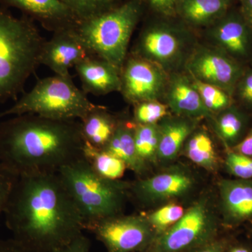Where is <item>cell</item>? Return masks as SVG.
<instances>
[{"label": "cell", "instance_id": "1", "mask_svg": "<svg viewBox=\"0 0 252 252\" xmlns=\"http://www.w3.org/2000/svg\"><path fill=\"white\" fill-rule=\"evenodd\" d=\"M13 239L34 252L72 242L85 222L58 173L18 177L4 213Z\"/></svg>", "mask_w": 252, "mask_h": 252}, {"label": "cell", "instance_id": "2", "mask_svg": "<svg viewBox=\"0 0 252 252\" xmlns=\"http://www.w3.org/2000/svg\"><path fill=\"white\" fill-rule=\"evenodd\" d=\"M84 147L79 120L27 114L0 123V164L18 177L57 173L83 157Z\"/></svg>", "mask_w": 252, "mask_h": 252}, {"label": "cell", "instance_id": "3", "mask_svg": "<svg viewBox=\"0 0 252 252\" xmlns=\"http://www.w3.org/2000/svg\"><path fill=\"white\" fill-rule=\"evenodd\" d=\"M46 39L35 22L14 16L0 6V103L18 98L36 68L41 65Z\"/></svg>", "mask_w": 252, "mask_h": 252}, {"label": "cell", "instance_id": "4", "mask_svg": "<svg viewBox=\"0 0 252 252\" xmlns=\"http://www.w3.org/2000/svg\"><path fill=\"white\" fill-rule=\"evenodd\" d=\"M143 0H126L104 12L83 20L76 32L91 56L122 69L129 43L144 14Z\"/></svg>", "mask_w": 252, "mask_h": 252}, {"label": "cell", "instance_id": "5", "mask_svg": "<svg viewBox=\"0 0 252 252\" xmlns=\"http://www.w3.org/2000/svg\"><path fill=\"white\" fill-rule=\"evenodd\" d=\"M80 211L86 225L121 215L130 184L104 178L84 157L64 165L57 172Z\"/></svg>", "mask_w": 252, "mask_h": 252}, {"label": "cell", "instance_id": "6", "mask_svg": "<svg viewBox=\"0 0 252 252\" xmlns=\"http://www.w3.org/2000/svg\"><path fill=\"white\" fill-rule=\"evenodd\" d=\"M94 106L75 85L71 75L55 74L39 79L11 107L0 111V118L31 114L53 120H79Z\"/></svg>", "mask_w": 252, "mask_h": 252}, {"label": "cell", "instance_id": "7", "mask_svg": "<svg viewBox=\"0 0 252 252\" xmlns=\"http://www.w3.org/2000/svg\"><path fill=\"white\" fill-rule=\"evenodd\" d=\"M187 27L177 18L158 16L144 28L133 54L155 63L165 72L175 69L187 61L190 37Z\"/></svg>", "mask_w": 252, "mask_h": 252}, {"label": "cell", "instance_id": "8", "mask_svg": "<svg viewBox=\"0 0 252 252\" xmlns=\"http://www.w3.org/2000/svg\"><path fill=\"white\" fill-rule=\"evenodd\" d=\"M219 225L206 198L193 204L177 223L143 252H188L218 237Z\"/></svg>", "mask_w": 252, "mask_h": 252}, {"label": "cell", "instance_id": "9", "mask_svg": "<svg viewBox=\"0 0 252 252\" xmlns=\"http://www.w3.org/2000/svg\"><path fill=\"white\" fill-rule=\"evenodd\" d=\"M107 252H143L155 238L153 228L142 215H118L86 225Z\"/></svg>", "mask_w": 252, "mask_h": 252}, {"label": "cell", "instance_id": "10", "mask_svg": "<svg viewBox=\"0 0 252 252\" xmlns=\"http://www.w3.org/2000/svg\"><path fill=\"white\" fill-rule=\"evenodd\" d=\"M185 65L190 77L217 86L232 96L248 66L214 46L195 47L188 56Z\"/></svg>", "mask_w": 252, "mask_h": 252}, {"label": "cell", "instance_id": "11", "mask_svg": "<svg viewBox=\"0 0 252 252\" xmlns=\"http://www.w3.org/2000/svg\"><path fill=\"white\" fill-rule=\"evenodd\" d=\"M121 92L132 104L157 100L165 90L168 80L160 66L140 56L127 55L121 69Z\"/></svg>", "mask_w": 252, "mask_h": 252}, {"label": "cell", "instance_id": "12", "mask_svg": "<svg viewBox=\"0 0 252 252\" xmlns=\"http://www.w3.org/2000/svg\"><path fill=\"white\" fill-rule=\"evenodd\" d=\"M206 30L214 46L246 65L252 61V31L238 9L232 8Z\"/></svg>", "mask_w": 252, "mask_h": 252}, {"label": "cell", "instance_id": "13", "mask_svg": "<svg viewBox=\"0 0 252 252\" xmlns=\"http://www.w3.org/2000/svg\"><path fill=\"white\" fill-rule=\"evenodd\" d=\"M74 28L55 32L43 46L41 65L49 68L56 75L69 77L72 68L91 56Z\"/></svg>", "mask_w": 252, "mask_h": 252}, {"label": "cell", "instance_id": "14", "mask_svg": "<svg viewBox=\"0 0 252 252\" xmlns=\"http://www.w3.org/2000/svg\"><path fill=\"white\" fill-rule=\"evenodd\" d=\"M194 180L188 172L172 170L130 184L132 195L140 203H157L180 198L193 189Z\"/></svg>", "mask_w": 252, "mask_h": 252}, {"label": "cell", "instance_id": "15", "mask_svg": "<svg viewBox=\"0 0 252 252\" xmlns=\"http://www.w3.org/2000/svg\"><path fill=\"white\" fill-rule=\"evenodd\" d=\"M0 6L15 8L38 22L46 31L55 32L75 27L80 20L61 0H0Z\"/></svg>", "mask_w": 252, "mask_h": 252}, {"label": "cell", "instance_id": "16", "mask_svg": "<svg viewBox=\"0 0 252 252\" xmlns=\"http://www.w3.org/2000/svg\"><path fill=\"white\" fill-rule=\"evenodd\" d=\"M219 190L225 226L235 228L252 222V180H222Z\"/></svg>", "mask_w": 252, "mask_h": 252}, {"label": "cell", "instance_id": "17", "mask_svg": "<svg viewBox=\"0 0 252 252\" xmlns=\"http://www.w3.org/2000/svg\"><path fill=\"white\" fill-rule=\"evenodd\" d=\"M86 94L105 95L121 91V70L97 56H89L74 67Z\"/></svg>", "mask_w": 252, "mask_h": 252}, {"label": "cell", "instance_id": "18", "mask_svg": "<svg viewBox=\"0 0 252 252\" xmlns=\"http://www.w3.org/2000/svg\"><path fill=\"white\" fill-rule=\"evenodd\" d=\"M167 106L178 117L198 119L212 118L213 114L204 105L189 76L173 74L166 87Z\"/></svg>", "mask_w": 252, "mask_h": 252}, {"label": "cell", "instance_id": "19", "mask_svg": "<svg viewBox=\"0 0 252 252\" xmlns=\"http://www.w3.org/2000/svg\"><path fill=\"white\" fill-rule=\"evenodd\" d=\"M235 0H178L176 16L189 28L210 27L233 8Z\"/></svg>", "mask_w": 252, "mask_h": 252}, {"label": "cell", "instance_id": "20", "mask_svg": "<svg viewBox=\"0 0 252 252\" xmlns=\"http://www.w3.org/2000/svg\"><path fill=\"white\" fill-rule=\"evenodd\" d=\"M195 120L181 117H165L158 124L160 131L158 159L170 161L177 158L186 141L195 130Z\"/></svg>", "mask_w": 252, "mask_h": 252}, {"label": "cell", "instance_id": "21", "mask_svg": "<svg viewBox=\"0 0 252 252\" xmlns=\"http://www.w3.org/2000/svg\"><path fill=\"white\" fill-rule=\"evenodd\" d=\"M135 124L128 121H119L112 139L103 150L119 158L136 175H144L148 170V164L144 161L136 150Z\"/></svg>", "mask_w": 252, "mask_h": 252}, {"label": "cell", "instance_id": "22", "mask_svg": "<svg viewBox=\"0 0 252 252\" xmlns=\"http://www.w3.org/2000/svg\"><path fill=\"white\" fill-rule=\"evenodd\" d=\"M84 143L104 149L112 139L119 121L102 106L96 105L79 119Z\"/></svg>", "mask_w": 252, "mask_h": 252}, {"label": "cell", "instance_id": "23", "mask_svg": "<svg viewBox=\"0 0 252 252\" xmlns=\"http://www.w3.org/2000/svg\"><path fill=\"white\" fill-rule=\"evenodd\" d=\"M249 113L233 103L217 113L214 119V129L227 149H233L249 130Z\"/></svg>", "mask_w": 252, "mask_h": 252}, {"label": "cell", "instance_id": "24", "mask_svg": "<svg viewBox=\"0 0 252 252\" xmlns=\"http://www.w3.org/2000/svg\"><path fill=\"white\" fill-rule=\"evenodd\" d=\"M185 154L194 163L207 170L218 167V157L211 137L203 130H194L185 142Z\"/></svg>", "mask_w": 252, "mask_h": 252}, {"label": "cell", "instance_id": "25", "mask_svg": "<svg viewBox=\"0 0 252 252\" xmlns=\"http://www.w3.org/2000/svg\"><path fill=\"white\" fill-rule=\"evenodd\" d=\"M83 157L94 172L107 180H120L127 169L126 164L119 158L103 149H96L85 143Z\"/></svg>", "mask_w": 252, "mask_h": 252}, {"label": "cell", "instance_id": "26", "mask_svg": "<svg viewBox=\"0 0 252 252\" xmlns=\"http://www.w3.org/2000/svg\"><path fill=\"white\" fill-rule=\"evenodd\" d=\"M135 143L139 157L147 164L157 161L160 141V131L158 124H135Z\"/></svg>", "mask_w": 252, "mask_h": 252}, {"label": "cell", "instance_id": "27", "mask_svg": "<svg viewBox=\"0 0 252 252\" xmlns=\"http://www.w3.org/2000/svg\"><path fill=\"white\" fill-rule=\"evenodd\" d=\"M190 79L198 91L204 105L212 114L213 113L216 114L235 103L233 96L223 89L192 77Z\"/></svg>", "mask_w": 252, "mask_h": 252}, {"label": "cell", "instance_id": "28", "mask_svg": "<svg viewBox=\"0 0 252 252\" xmlns=\"http://www.w3.org/2000/svg\"><path fill=\"white\" fill-rule=\"evenodd\" d=\"M185 213V210L181 205L170 203L146 215L145 217L157 237L177 223Z\"/></svg>", "mask_w": 252, "mask_h": 252}, {"label": "cell", "instance_id": "29", "mask_svg": "<svg viewBox=\"0 0 252 252\" xmlns=\"http://www.w3.org/2000/svg\"><path fill=\"white\" fill-rule=\"evenodd\" d=\"M81 21L101 14L120 3V0H61Z\"/></svg>", "mask_w": 252, "mask_h": 252}, {"label": "cell", "instance_id": "30", "mask_svg": "<svg viewBox=\"0 0 252 252\" xmlns=\"http://www.w3.org/2000/svg\"><path fill=\"white\" fill-rule=\"evenodd\" d=\"M134 120L135 124H158L167 115V107L157 100L145 101L135 104Z\"/></svg>", "mask_w": 252, "mask_h": 252}, {"label": "cell", "instance_id": "31", "mask_svg": "<svg viewBox=\"0 0 252 252\" xmlns=\"http://www.w3.org/2000/svg\"><path fill=\"white\" fill-rule=\"evenodd\" d=\"M225 166L230 175L240 180H252V158L227 149Z\"/></svg>", "mask_w": 252, "mask_h": 252}, {"label": "cell", "instance_id": "32", "mask_svg": "<svg viewBox=\"0 0 252 252\" xmlns=\"http://www.w3.org/2000/svg\"><path fill=\"white\" fill-rule=\"evenodd\" d=\"M233 98L239 107L252 113V67H245L235 86Z\"/></svg>", "mask_w": 252, "mask_h": 252}, {"label": "cell", "instance_id": "33", "mask_svg": "<svg viewBox=\"0 0 252 252\" xmlns=\"http://www.w3.org/2000/svg\"><path fill=\"white\" fill-rule=\"evenodd\" d=\"M18 177L0 164V216L4 215L10 195Z\"/></svg>", "mask_w": 252, "mask_h": 252}, {"label": "cell", "instance_id": "34", "mask_svg": "<svg viewBox=\"0 0 252 252\" xmlns=\"http://www.w3.org/2000/svg\"><path fill=\"white\" fill-rule=\"evenodd\" d=\"M178 0H143L144 7H148L156 16L177 18L176 8Z\"/></svg>", "mask_w": 252, "mask_h": 252}, {"label": "cell", "instance_id": "35", "mask_svg": "<svg viewBox=\"0 0 252 252\" xmlns=\"http://www.w3.org/2000/svg\"><path fill=\"white\" fill-rule=\"evenodd\" d=\"M90 240L82 233L67 245L51 252H90Z\"/></svg>", "mask_w": 252, "mask_h": 252}, {"label": "cell", "instance_id": "36", "mask_svg": "<svg viewBox=\"0 0 252 252\" xmlns=\"http://www.w3.org/2000/svg\"><path fill=\"white\" fill-rule=\"evenodd\" d=\"M230 243L229 240L228 239L217 237L212 241L204 244L201 246L198 247L188 252H225Z\"/></svg>", "mask_w": 252, "mask_h": 252}, {"label": "cell", "instance_id": "37", "mask_svg": "<svg viewBox=\"0 0 252 252\" xmlns=\"http://www.w3.org/2000/svg\"><path fill=\"white\" fill-rule=\"evenodd\" d=\"M230 149L252 158V127L249 129L248 133L244 137L243 140L233 149Z\"/></svg>", "mask_w": 252, "mask_h": 252}, {"label": "cell", "instance_id": "38", "mask_svg": "<svg viewBox=\"0 0 252 252\" xmlns=\"http://www.w3.org/2000/svg\"><path fill=\"white\" fill-rule=\"evenodd\" d=\"M0 252H34L28 250L14 239L3 240L0 238Z\"/></svg>", "mask_w": 252, "mask_h": 252}, {"label": "cell", "instance_id": "39", "mask_svg": "<svg viewBox=\"0 0 252 252\" xmlns=\"http://www.w3.org/2000/svg\"><path fill=\"white\" fill-rule=\"evenodd\" d=\"M239 12L252 31V0H240Z\"/></svg>", "mask_w": 252, "mask_h": 252}, {"label": "cell", "instance_id": "40", "mask_svg": "<svg viewBox=\"0 0 252 252\" xmlns=\"http://www.w3.org/2000/svg\"><path fill=\"white\" fill-rule=\"evenodd\" d=\"M225 252H252V249L243 244H235L228 245Z\"/></svg>", "mask_w": 252, "mask_h": 252}, {"label": "cell", "instance_id": "41", "mask_svg": "<svg viewBox=\"0 0 252 252\" xmlns=\"http://www.w3.org/2000/svg\"><path fill=\"white\" fill-rule=\"evenodd\" d=\"M250 231H251V233H252V224L251 225V227H250Z\"/></svg>", "mask_w": 252, "mask_h": 252}, {"label": "cell", "instance_id": "42", "mask_svg": "<svg viewBox=\"0 0 252 252\" xmlns=\"http://www.w3.org/2000/svg\"><path fill=\"white\" fill-rule=\"evenodd\" d=\"M235 1H240V0H235Z\"/></svg>", "mask_w": 252, "mask_h": 252}]
</instances>
